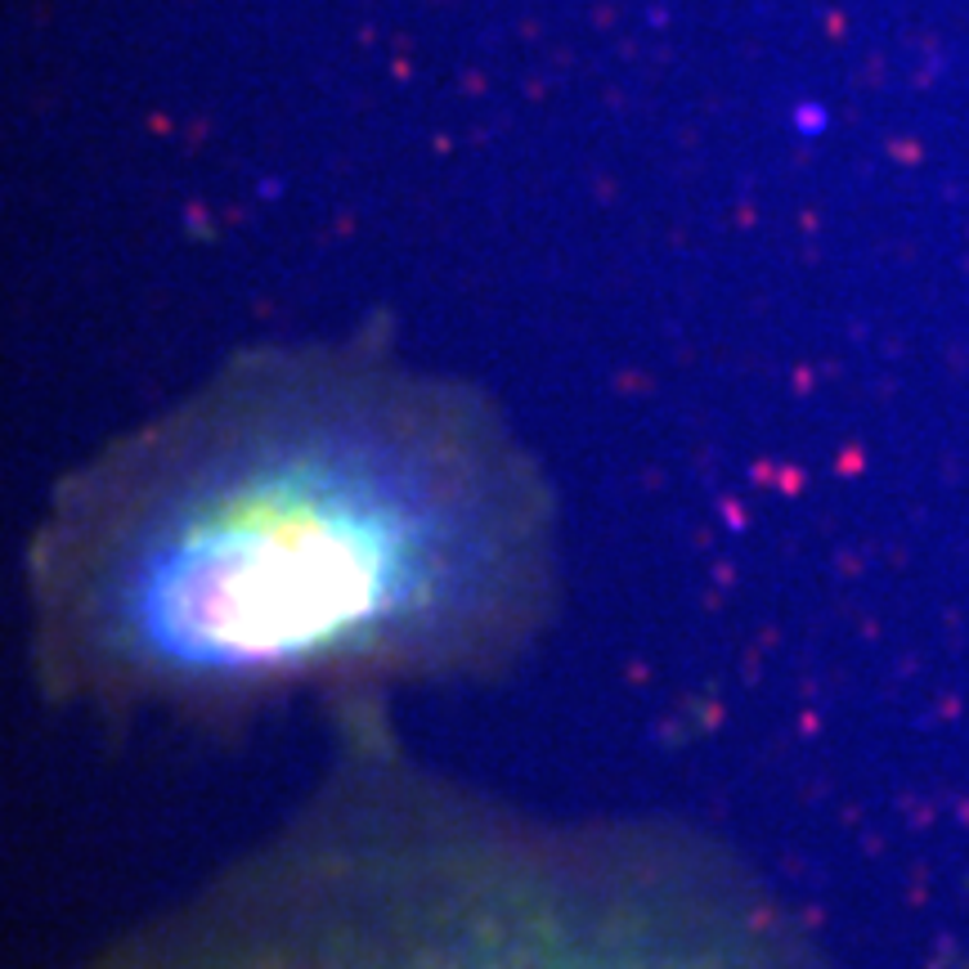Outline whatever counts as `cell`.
<instances>
[{"label":"cell","mask_w":969,"mask_h":969,"mask_svg":"<svg viewBox=\"0 0 969 969\" xmlns=\"http://www.w3.org/2000/svg\"><path fill=\"white\" fill-rule=\"evenodd\" d=\"M562 566L557 484L494 400L373 337L260 345L50 484L28 673L54 710L198 727L490 682Z\"/></svg>","instance_id":"6da1fadb"},{"label":"cell","mask_w":969,"mask_h":969,"mask_svg":"<svg viewBox=\"0 0 969 969\" xmlns=\"http://www.w3.org/2000/svg\"><path fill=\"white\" fill-rule=\"evenodd\" d=\"M306 795L77 969H795L732 853L660 817H547L323 710Z\"/></svg>","instance_id":"7a4b0ae2"}]
</instances>
